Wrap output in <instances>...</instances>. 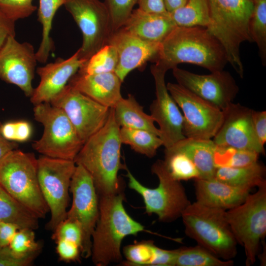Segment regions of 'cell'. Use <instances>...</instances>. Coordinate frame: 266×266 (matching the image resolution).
Here are the masks:
<instances>
[{
	"label": "cell",
	"mask_w": 266,
	"mask_h": 266,
	"mask_svg": "<svg viewBox=\"0 0 266 266\" xmlns=\"http://www.w3.org/2000/svg\"><path fill=\"white\" fill-rule=\"evenodd\" d=\"M166 71L181 63H189L214 72L228 62L221 43L205 27L176 26L160 43L154 61Z\"/></svg>",
	"instance_id": "6da1fadb"
},
{
	"label": "cell",
	"mask_w": 266,
	"mask_h": 266,
	"mask_svg": "<svg viewBox=\"0 0 266 266\" xmlns=\"http://www.w3.org/2000/svg\"><path fill=\"white\" fill-rule=\"evenodd\" d=\"M120 128L111 108L104 125L83 144L74 160L90 174L99 197L122 192L118 174L125 166L121 162Z\"/></svg>",
	"instance_id": "7a4b0ae2"
},
{
	"label": "cell",
	"mask_w": 266,
	"mask_h": 266,
	"mask_svg": "<svg viewBox=\"0 0 266 266\" xmlns=\"http://www.w3.org/2000/svg\"><path fill=\"white\" fill-rule=\"evenodd\" d=\"M99 214L92 235L91 257L95 265L106 266L122 261L121 246L125 237L145 230L127 212L122 192L99 196Z\"/></svg>",
	"instance_id": "3957f363"
},
{
	"label": "cell",
	"mask_w": 266,
	"mask_h": 266,
	"mask_svg": "<svg viewBox=\"0 0 266 266\" xmlns=\"http://www.w3.org/2000/svg\"><path fill=\"white\" fill-rule=\"evenodd\" d=\"M226 211L196 201L186 207L181 217L188 237L217 257L230 260L236 255L238 244L227 220Z\"/></svg>",
	"instance_id": "277c9868"
},
{
	"label": "cell",
	"mask_w": 266,
	"mask_h": 266,
	"mask_svg": "<svg viewBox=\"0 0 266 266\" xmlns=\"http://www.w3.org/2000/svg\"><path fill=\"white\" fill-rule=\"evenodd\" d=\"M0 184L19 202L39 219L49 212L37 177L34 154L14 149L0 160Z\"/></svg>",
	"instance_id": "5b68a950"
},
{
	"label": "cell",
	"mask_w": 266,
	"mask_h": 266,
	"mask_svg": "<svg viewBox=\"0 0 266 266\" xmlns=\"http://www.w3.org/2000/svg\"><path fill=\"white\" fill-rule=\"evenodd\" d=\"M125 168L129 188L142 197L145 212L149 215H157L159 221H175L181 217L184 210L191 203L184 187L180 181L171 176L163 160H157L151 167L152 173L159 179V185L155 188L144 186L127 167Z\"/></svg>",
	"instance_id": "8992f818"
},
{
	"label": "cell",
	"mask_w": 266,
	"mask_h": 266,
	"mask_svg": "<svg viewBox=\"0 0 266 266\" xmlns=\"http://www.w3.org/2000/svg\"><path fill=\"white\" fill-rule=\"evenodd\" d=\"M226 217L237 244L244 248L245 265H253L266 234V185L226 210Z\"/></svg>",
	"instance_id": "52a82bcc"
},
{
	"label": "cell",
	"mask_w": 266,
	"mask_h": 266,
	"mask_svg": "<svg viewBox=\"0 0 266 266\" xmlns=\"http://www.w3.org/2000/svg\"><path fill=\"white\" fill-rule=\"evenodd\" d=\"M33 115L44 127L33 149L45 156L74 161L84 143L65 112L44 102L34 105Z\"/></svg>",
	"instance_id": "ba28073f"
},
{
	"label": "cell",
	"mask_w": 266,
	"mask_h": 266,
	"mask_svg": "<svg viewBox=\"0 0 266 266\" xmlns=\"http://www.w3.org/2000/svg\"><path fill=\"white\" fill-rule=\"evenodd\" d=\"M76 165L74 161L44 155L37 159V177L43 198L51 214L46 228L54 231L66 218L69 191Z\"/></svg>",
	"instance_id": "9c48e42d"
},
{
	"label": "cell",
	"mask_w": 266,
	"mask_h": 266,
	"mask_svg": "<svg viewBox=\"0 0 266 266\" xmlns=\"http://www.w3.org/2000/svg\"><path fill=\"white\" fill-rule=\"evenodd\" d=\"M64 5L82 33V44L78 50L86 62L108 43L112 33L107 8L100 0H66Z\"/></svg>",
	"instance_id": "30bf717a"
},
{
	"label": "cell",
	"mask_w": 266,
	"mask_h": 266,
	"mask_svg": "<svg viewBox=\"0 0 266 266\" xmlns=\"http://www.w3.org/2000/svg\"><path fill=\"white\" fill-rule=\"evenodd\" d=\"M166 87L182 111L185 137L212 139L222 124L223 111L178 83L168 82Z\"/></svg>",
	"instance_id": "8fae6325"
},
{
	"label": "cell",
	"mask_w": 266,
	"mask_h": 266,
	"mask_svg": "<svg viewBox=\"0 0 266 266\" xmlns=\"http://www.w3.org/2000/svg\"><path fill=\"white\" fill-rule=\"evenodd\" d=\"M69 191L72 195L66 219L77 223L82 233L81 256H91L92 235L99 214V199L93 179L81 165H76L72 176Z\"/></svg>",
	"instance_id": "7c38bea8"
},
{
	"label": "cell",
	"mask_w": 266,
	"mask_h": 266,
	"mask_svg": "<svg viewBox=\"0 0 266 266\" xmlns=\"http://www.w3.org/2000/svg\"><path fill=\"white\" fill-rule=\"evenodd\" d=\"M50 103L65 112L83 143L104 125L110 110L68 84Z\"/></svg>",
	"instance_id": "4fadbf2b"
},
{
	"label": "cell",
	"mask_w": 266,
	"mask_h": 266,
	"mask_svg": "<svg viewBox=\"0 0 266 266\" xmlns=\"http://www.w3.org/2000/svg\"><path fill=\"white\" fill-rule=\"evenodd\" d=\"M177 83L222 111L236 97L239 88L231 73L224 69L209 74H199L180 68L172 69Z\"/></svg>",
	"instance_id": "5bb4252c"
},
{
	"label": "cell",
	"mask_w": 266,
	"mask_h": 266,
	"mask_svg": "<svg viewBox=\"0 0 266 266\" xmlns=\"http://www.w3.org/2000/svg\"><path fill=\"white\" fill-rule=\"evenodd\" d=\"M37 62L31 43H21L10 36L0 49V79L18 87L30 98Z\"/></svg>",
	"instance_id": "9a60e30c"
},
{
	"label": "cell",
	"mask_w": 266,
	"mask_h": 266,
	"mask_svg": "<svg viewBox=\"0 0 266 266\" xmlns=\"http://www.w3.org/2000/svg\"><path fill=\"white\" fill-rule=\"evenodd\" d=\"M150 70L156 91V99L150 106V115L158 124L160 137L167 148L185 137L183 133V116L167 89L166 71L156 64L151 66Z\"/></svg>",
	"instance_id": "2e32d148"
},
{
	"label": "cell",
	"mask_w": 266,
	"mask_h": 266,
	"mask_svg": "<svg viewBox=\"0 0 266 266\" xmlns=\"http://www.w3.org/2000/svg\"><path fill=\"white\" fill-rule=\"evenodd\" d=\"M252 110L233 102L224 112L222 124L212 139L217 145L225 146L265 154L264 146L254 130Z\"/></svg>",
	"instance_id": "e0dca14e"
},
{
	"label": "cell",
	"mask_w": 266,
	"mask_h": 266,
	"mask_svg": "<svg viewBox=\"0 0 266 266\" xmlns=\"http://www.w3.org/2000/svg\"><path fill=\"white\" fill-rule=\"evenodd\" d=\"M107 44L117 51L118 63L114 72L123 82L131 71L154 61L160 43L144 40L122 27L111 33Z\"/></svg>",
	"instance_id": "ac0fdd59"
},
{
	"label": "cell",
	"mask_w": 266,
	"mask_h": 266,
	"mask_svg": "<svg viewBox=\"0 0 266 266\" xmlns=\"http://www.w3.org/2000/svg\"><path fill=\"white\" fill-rule=\"evenodd\" d=\"M85 62L80 57L78 50L69 58H59L54 62L37 68L40 77L38 85L33 89L30 97L34 105L50 103L66 86Z\"/></svg>",
	"instance_id": "d6986e66"
},
{
	"label": "cell",
	"mask_w": 266,
	"mask_h": 266,
	"mask_svg": "<svg viewBox=\"0 0 266 266\" xmlns=\"http://www.w3.org/2000/svg\"><path fill=\"white\" fill-rule=\"evenodd\" d=\"M122 82L115 72L94 74L77 72L68 84L98 103L111 108L122 98Z\"/></svg>",
	"instance_id": "ffe728a7"
},
{
	"label": "cell",
	"mask_w": 266,
	"mask_h": 266,
	"mask_svg": "<svg viewBox=\"0 0 266 266\" xmlns=\"http://www.w3.org/2000/svg\"><path fill=\"white\" fill-rule=\"evenodd\" d=\"M194 186L197 201L224 210L242 203L251 190L229 185L214 177L195 179Z\"/></svg>",
	"instance_id": "44dd1931"
},
{
	"label": "cell",
	"mask_w": 266,
	"mask_h": 266,
	"mask_svg": "<svg viewBox=\"0 0 266 266\" xmlns=\"http://www.w3.org/2000/svg\"><path fill=\"white\" fill-rule=\"evenodd\" d=\"M176 26L168 12L150 13L138 8L123 27L144 40L160 43Z\"/></svg>",
	"instance_id": "7402d4cb"
},
{
	"label": "cell",
	"mask_w": 266,
	"mask_h": 266,
	"mask_svg": "<svg viewBox=\"0 0 266 266\" xmlns=\"http://www.w3.org/2000/svg\"><path fill=\"white\" fill-rule=\"evenodd\" d=\"M216 144L212 139L185 137L167 148L186 155L195 164L200 178L214 177L216 167L214 153Z\"/></svg>",
	"instance_id": "603a6c76"
},
{
	"label": "cell",
	"mask_w": 266,
	"mask_h": 266,
	"mask_svg": "<svg viewBox=\"0 0 266 266\" xmlns=\"http://www.w3.org/2000/svg\"><path fill=\"white\" fill-rule=\"evenodd\" d=\"M113 109L116 121L120 127L144 130L160 136L154 120L143 111V107L133 96L130 94L127 98L122 97Z\"/></svg>",
	"instance_id": "cb8c5ba5"
},
{
	"label": "cell",
	"mask_w": 266,
	"mask_h": 266,
	"mask_svg": "<svg viewBox=\"0 0 266 266\" xmlns=\"http://www.w3.org/2000/svg\"><path fill=\"white\" fill-rule=\"evenodd\" d=\"M214 178L235 187L251 190L266 185V167L257 163L239 167H217Z\"/></svg>",
	"instance_id": "d4e9b609"
},
{
	"label": "cell",
	"mask_w": 266,
	"mask_h": 266,
	"mask_svg": "<svg viewBox=\"0 0 266 266\" xmlns=\"http://www.w3.org/2000/svg\"><path fill=\"white\" fill-rule=\"evenodd\" d=\"M38 219L0 184V221L14 223L20 229L34 230L38 228Z\"/></svg>",
	"instance_id": "484cf974"
},
{
	"label": "cell",
	"mask_w": 266,
	"mask_h": 266,
	"mask_svg": "<svg viewBox=\"0 0 266 266\" xmlns=\"http://www.w3.org/2000/svg\"><path fill=\"white\" fill-rule=\"evenodd\" d=\"M66 0H39L38 20L42 26V38L36 52L37 62L45 63L53 49V41L50 36L52 22L58 9Z\"/></svg>",
	"instance_id": "4316f807"
},
{
	"label": "cell",
	"mask_w": 266,
	"mask_h": 266,
	"mask_svg": "<svg viewBox=\"0 0 266 266\" xmlns=\"http://www.w3.org/2000/svg\"><path fill=\"white\" fill-rule=\"evenodd\" d=\"M119 135L122 144L129 145L135 152L149 158L154 157L163 145L159 136L144 130L120 127Z\"/></svg>",
	"instance_id": "83f0119b"
},
{
	"label": "cell",
	"mask_w": 266,
	"mask_h": 266,
	"mask_svg": "<svg viewBox=\"0 0 266 266\" xmlns=\"http://www.w3.org/2000/svg\"><path fill=\"white\" fill-rule=\"evenodd\" d=\"M169 13L179 27L206 28L210 21L207 0H187L183 6Z\"/></svg>",
	"instance_id": "f1b7e54d"
},
{
	"label": "cell",
	"mask_w": 266,
	"mask_h": 266,
	"mask_svg": "<svg viewBox=\"0 0 266 266\" xmlns=\"http://www.w3.org/2000/svg\"><path fill=\"white\" fill-rule=\"evenodd\" d=\"M232 260H222L202 246L184 247L177 249L175 266H232Z\"/></svg>",
	"instance_id": "f546056e"
},
{
	"label": "cell",
	"mask_w": 266,
	"mask_h": 266,
	"mask_svg": "<svg viewBox=\"0 0 266 266\" xmlns=\"http://www.w3.org/2000/svg\"><path fill=\"white\" fill-rule=\"evenodd\" d=\"M249 24L252 41L256 43L263 66L266 65V0H256Z\"/></svg>",
	"instance_id": "4dcf8cb0"
},
{
	"label": "cell",
	"mask_w": 266,
	"mask_h": 266,
	"mask_svg": "<svg viewBox=\"0 0 266 266\" xmlns=\"http://www.w3.org/2000/svg\"><path fill=\"white\" fill-rule=\"evenodd\" d=\"M118 63V56L115 48L107 44L85 62L77 72L84 74L114 72Z\"/></svg>",
	"instance_id": "1f68e13d"
},
{
	"label": "cell",
	"mask_w": 266,
	"mask_h": 266,
	"mask_svg": "<svg viewBox=\"0 0 266 266\" xmlns=\"http://www.w3.org/2000/svg\"><path fill=\"white\" fill-rule=\"evenodd\" d=\"M259 155L254 152L216 145L214 161L217 167H239L257 163Z\"/></svg>",
	"instance_id": "d6a6232c"
},
{
	"label": "cell",
	"mask_w": 266,
	"mask_h": 266,
	"mask_svg": "<svg viewBox=\"0 0 266 266\" xmlns=\"http://www.w3.org/2000/svg\"><path fill=\"white\" fill-rule=\"evenodd\" d=\"M163 161L171 176L177 180L195 179L200 177L193 162L181 152L165 148Z\"/></svg>",
	"instance_id": "836d02e7"
},
{
	"label": "cell",
	"mask_w": 266,
	"mask_h": 266,
	"mask_svg": "<svg viewBox=\"0 0 266 266\" xmlns=\"http://www.w3.org/2000/svg\"><path fill=\"white\" fill-rule=\"evenodd\" d=\"M158 248L151 240H144L128 245L123 249L127 260L123 262V264L155 266Z\"/></svg>",
	"instance_id": "e575fe53"
},
{
	"label": "cell",
	"mask_w": 266,
	"mask_h": 266,
	"mask_svg": "<svg viewBox=\"0 0 266 266\" xmlns=\"http://www.w3.org/2000/svg\"><path fill=\"white\" fill-rule=\"evenodd\" d=\"M8 246L13 253L20 256L40 252L41 248V244L35 240L33 230L28 228L20 229Z\"/></svg>",
	"instance_id": "d590c367"
},
{
	"label": "cell",
	"mask_w": 266,
	"mask_h": 266,
	"mask_svg": "<svg viewBox=\"0 0 266 266\" xmlns=\"http://www.w3.org/2000/svg\"><path fill=\"white\" fill-rule=\"evenodd\" d=\"M138 0H104L108 11L112 33L123 27Z\"/></svg>",
	"instance_id": "8d00e7d4"
},
{
	"label": "cell",
	"mask_w": 266,
	"mask_h": 266,
	"mask_svg": "<svg viewBox=\"0 0 266 266\" xmlns=\"http://www.w3.org/2000/svg\"><path fill=\"white\" fill-rule=\"evenodd\" d=\"M33 0H0V10L10 19L16 21L27 18L36 9Z\"/></svg>",
	"instance_id": "74e56055"
},
{
	"label": "cell",
	"mask_w": 266,
	"mask_h": 266,
	"mask_svg": "<svg viewBox=\"0 0 266 266\" xmlns=\"http://www.w3.org/2000/svg\"><path fill=\"white\" fill-rule=\"evenodd\" d=\"M56 241L64 239L73 241L78 244L81 250L82 244V233L79 225L75 222L65 219L57 226L52 235Z\"/></svg>",
	"instance_id": "f35d334b"
},
{
	"label": "cell",
	"mask_w": 266,
	"mask_h": 266,
	"mask_svg": "<svg viewBox=\"0 0 266 266\" xmlns=\"http://www.w3.org/2000/svg\"><path fill=\"white\" fill-rule=\"evenodd\" d=\"M39 252L20 256L13 253L8 246L0 248V266H28L31 265Z\"/></svg>",
	"instance_id": "ab89813d"
},
{
	"label": "cell",
	"mask_w": 266,
	"mask_h": 266,
	"mask_svg": "<svg viewBox=\"0 0 266 266\" xmlns=\"http://www.w3.org/2000/svg\"><path fill=\"white\" fill-rule=\"evenodd\" d=\"M57 253L61 261L69 262L78 259L81 255V248L77 243L64 239L55 241Z\"/></svg>",
	"instance_id": "60d3db41"
},
{
	"label": "cell",
	"mask_w": 266,
	"mask_h": 266,
	"mask_svg": "<svg viewBox=\"0 0 266 266\" xmlns=\"http://www.w3.org/2000/svg\"><path fill=\"white\" fill-rule=\"evenodd\" d=\"M252 120L254 130L261 142L264 146L266 142V112L252 110Z\"/></svg>",
	"instance_id": "b9f144b4"
},
{
	"label": "cell",
	"mask_w": 266,
	"mask_h": 266,
	"mask_svg": "<svg viewBox=\"0 0 266 266\" xmlns=\"http://www.w3.org/2000/svg\"><path fill=\"white\" fill-rule=\"evenodd\" d=\"M15 35V21L0 10V49L8 38Z\"/></svg>",
	"instance_id": "7bdbcfd3"
},
{
	"label": "cell",
	"mask_w": 266,
	"mask_h": 266,
	"mask_svg": "<svg viewBox=\"0 0 266 266\" xmlns=\"http://www.w3.org/2000/svg\"><path fill=\"white\" fill-rule=\"evenodd\" d=\"M20 228L14 223L0 221V244L1 247L8 246Z\"/></svg>",
	"instance_id": "ee69618b"
},
{
	"label": "cell",
	"mask_w": 266,
	"mask_h": 266,
	"mask_svg": "<svg viewBox=\"0 0 266 266\" xmlns=\"http://www.w3.org/2000/svg\"><path fill=\"white\" fill-rule=\"evenodd\" d=\"M138 8L147 12L163 13L167 12L164 0H138Z\"/></svg>",
	"instance_id": "f6af8a7d"
},
{
	"label": "cell",
	"mask_w": 266,
	"mask_h": 266,
	"mask_svg": "<svg viewBox=\"0 0 266 266\" xmlns=\"http://www.w3.org/2000/svg\"><path fill=\"white\" fill-rule=\"evenodd\" d=\"M15 124V140L16 141H26L31 137L32 127L30 124L26 121H18Z\"/></svg>",
	"instance_id": "bcb514c9"
},
{
	"label": "cell",
	"mask_w": 266,
	"mask_h": 266,
	"mask_svg": "<svg viewBox=\"0 0 266 266\" xmlns=\"http://www.w3.org/2000/svg\"><path fill=\"white\" fill-rule=\"evenodd\" d=\"M0 160L11 151L17 149V144L5 138L0 132Z\"/></svg>",
	"instance_id": "7dc6e473"
},
{
	"label": "cell",
	"mask_w": 266,
	"mask_h": 266,
	"mask_svg": "<svg viewBox=\"0 0 266 266\" xmlns=\"http://www.w3.org/2000/svg\"><path fill=\"white\" fill-rule=\"evenodd\" d=\"M0 132L3 136L10 141L15 140V124L14 121L1 124Z\"/></svg>",
	"instance_id": "c3c4849f"
},
{
	"label": "cell",
	"mask_w": 266,
	"mask_h": 266,
	"mask_svg": "<svg viewBox=\"0 0 266 266\" xmlns=\"http://www.w3.org/2000/svg\"><path fill=\"white\" fill-rule=\"evenodd\" d=\"M166 9L171 13L183 6L187 0H164Z\"/></svg>",
	"instance_id": "681fc988"
},
{
	"label": "cell",
	"mask_w": 266,
	"mask_h": 266,
	"mask_svg": "<svg viewBox=\"0 0 266 266\" xmlns=\"http://www.w3.org/2000/svg\"><path fill=\"white\" fill-rule=\"evenodd\" d=\"M251 0V1H252V2H254L256 0Z\"/></svg>",
	"instance_id": "f907efd6"
},
{
	"label": "cell",
	"mask_w": 266,
	"mask_h": 266,
	"mask_svg": "<svg viewBox=\"0 0 266 266\" xmlns=\"http://www.w3.org/2000/svg\"><path fill=\"white\" fill-rule=\"evenodd\" d=\"M1 248L0 244V248Z\"/></svg>",
	"instance_id": "816d5d0a"
}]
</instances>
